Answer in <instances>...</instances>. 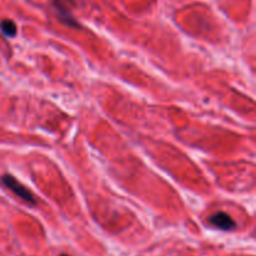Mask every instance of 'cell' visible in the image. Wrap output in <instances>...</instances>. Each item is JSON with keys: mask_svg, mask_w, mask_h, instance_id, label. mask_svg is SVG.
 I'll return each mask as SVG.
<instances>
[{"mask_svg": "<svg viewBox=\"0 0 256 256\" xmlns=\"http://www.w3.org/2000/svg\"><path fill=\"white\" fill-rule=\"evenodd\" d=\"M0 183L3 184L8 190H10L11 193L15 194L19 199H21L23 202H25L26 204L29 205H37V199H35L34 194L26 188L25 185L20 183L16 178H14L10 174H4V175L0 176Z\"/></svg>", "mask_w": 256, "mask_h": 256, "instance_id": "obj_1", "label": "cell"}, {"mask_svg": "<svg viewBox=\"0 0 256 256\" xmlns=\"http://www.w3.org/2000/svg\"><path fill=\"white\" fill-rule=\"evenodd\" d=\"M209 222L212 226L217 227L219 230L222 231H230L236 227V222L231 219L230 215L224 211H219L216 214L211 215L209 217Z\"/></svg>", "mask_w": 256, "mask_h": 256, "instance_id": "obj_2", "label": "cell"}, {"mask_svg": "<svg viewBox=\"0 0 256 256\" xmlns=\"http://www.w3.org/2000/svg\"><path fill=\"white\" fill-rule=\"evenodd\" d=\"M0 30L3 33L5 37L13 38L16 35V25L13 20H9V19H5L0 23Z\"/></svg>", "mask_w": 256, "mask_h": 256, "instance_id": "obj_3", "label": "cell"}, {"mask_svg": "<svg viewBox=\"0 0 256 256\" xmlns=\"http://www.w3.org/2000/svg\"><path fill=\"white\" fill-rule=\"evenodd\" d=\"M60 256H69V255H65V254H63V255H60Z\"/></svg>", "mask_w": 256, "mask_h": 256, "instance_id": "obj_4", "label": "cell"}]
</instances>
